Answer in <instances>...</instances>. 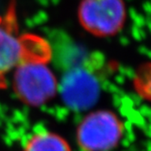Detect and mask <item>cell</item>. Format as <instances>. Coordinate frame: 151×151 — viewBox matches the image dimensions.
<instances>
[{
  "instance_id": "6",
  "label": "cell",
  "mask_w": 151,
  "mask_h": 151,
  "mask_svg": "<svg viewBox=\"0 0 151 151\" xmlns=\"http://www.w3.org/2000/svg\"><path fill=\"white\" fill-rule=\"evenodd\" d=\"M24 151H72V149L61 136L50 131H43L32 135L27 139Z\"/></svg>"
},
{
  "instance_id": "7",
  "label": "cell",
  "mask_w": 151,
  "mask_h": 151,
  "mask_svg": "<svg viewBox=\"0 0 151 151\" xmlns=\"http://www.w3.org/2000/svg\"><path fill=\"white\" fill-rule=\"evenodd\" d=\"M133 87L139 96L151 103V63L144 64L137 69Z\"/></svg>"
},
{
  "instance_id": "3",
  "label": "cell",
  "mask_w": 151,
  "mask_h": 151,
  "mask_svg": "<svg viewBox=\"0 0 151 151\" xmlns=\"http://www.w3.org/2000/svg\"><path fill=\"white\" fill-rule=\"evenodd\" d=\"M78 19L94 36H113L125 22V4L123 0H83L78 8Z\"/></svg>"
},
{
  "instance_id": "1",
  "label": "cell",
  "mask_w": 151,
  "mask_h": 151,
  "mask_svg": "<svg viewBox=\"0 0 151 151\" xmlns=\"http://www.w3.org/2000/svg\"><path fill=\"white\" fill-rule=\"evenodd\" d=\"M50 49L37 36H23V51L14 71L13 87L18 99L30 106L50 100L57 91V80L47 66Z\"/></svg>"
},
{
  "instance_id": "4",
  "label": "cell",
  "mask_w": 151,
  "mask_h": 151,
  "mask_svg": "<svg viewBox=\"0 0 151 151\" xmlns=\"http://www.w3.org/2000/svg\"><path fill=\"white\" fill-rule=\"evenodd\" d=\"M23 51V36L18 33L15 6L0 14V88L6 87L7 75L15 69Z\"/></svg>"
},
{
  "instance_id": "5",
  "label": "cell",
  "mask_w": 151,
  "mask_h": 151,
  "mask_svg": "<svg viewBox=\"0 0 151 151\" xmlns=\"http://www.w3.org/2000/svg\"><path fill=\"white\" fill-rule=\"evenodd\" d=\"M67 99L78 106L90 104L96 95L94 81L86 75L77 73L69 77L65 86Z\"/></svg>"
},
{
  "instance_id": "2",
  "label": "cell",
  "mask_w": 151,
  "mask_h": 151,
  "mask_svg": "<svg viewBox=\"0 0 151 151\" xmlns=\"http://www.w3.org/2000/svg\"><path fill=\"white\" fill-rule=\"evenodd\" d=\"M123 132V123L115 113L98 110L79 123L77 142L82 151H110L119 144Z\"/></svg>"
}]
</instances>
